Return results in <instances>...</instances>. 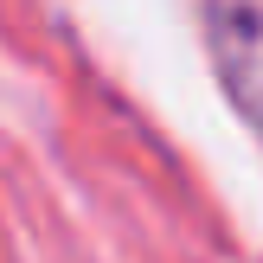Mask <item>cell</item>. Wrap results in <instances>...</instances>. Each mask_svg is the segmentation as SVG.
Here are the masks:
<instances>
[{
	"mask_svg": "<svg viewBox=\"0 0 263 263\" xmlns=\"http://www.w3.org/2000/svg\"><path fill=\"white\" fill-rule=\"evenodd\" d=\"M199 39H205V64H212L218 90L231 97V109L263 141V0H212V7H199Z\"/></svg>",
	"mask_w": 263,
	"mask_h": 263,
	"instance_id": "1",
	"label": "cell"
}]
</instances>
